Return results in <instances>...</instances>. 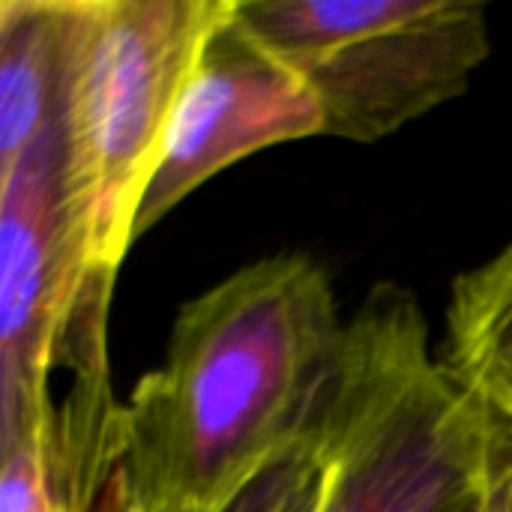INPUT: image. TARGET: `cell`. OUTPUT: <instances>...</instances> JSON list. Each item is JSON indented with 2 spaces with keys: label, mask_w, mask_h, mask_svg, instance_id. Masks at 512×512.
I'll list each match as a JSON object with an SVG mask.
<instances>
[{
  "label": "cell",
  "mask_w": 512,
  "mask_h": 512,
  "mask_svg": "<svg viewBox=\"0 0 512 512\" xmlns=\"http://www.w3.org/2000/svg\"><path fill=\"white\" fill-rule=\"evenodd\" d=\"M120 492H123V489H120ZM114 512H144V510H138L135 504H129V501H126V498L120 495V501H117V507H114Z\"/></svg>",
  "instance_id": "10"
},
{
  "label": "cell",
  "mask_w": 512,
  "mask_h": 512,
  "mask_svg": "<svg viewBox=\"0 0 512 512\" xmlns=\"http://www.w3.org/2000/svg\"><path fill=\"white\" fill-rule=\"evenodd\" d=\"M66 0L0 3V171L60 129Z\"/></svg>",
  "instance_id": "7"
},
{
  "label": "cell",
  "mask_w": 512,
  "mask_h": 512,
  "mask_svg": "<svg viewBox=\"0 0 512 512\" xmlns=\"http://www.w3.org/2000/svg\"><path fill=\"white\" fill-rule=\"evenodd\" d=\"M336 465L330 512H459L512 453L432 360L411 291L381 282L345 321L300 432Z\"/></svg>",
  "instance_id": "2"
},
{
  "label": "cell",
  "mask_w": 512,
  "mask_h": 512,
  "mask_svg": "<svg viewBox=\"0 0 512 512\" xmlns=\"http://www.w3.org/2000/svg\"><path fill=\"white\" fill-rule=\"evenodd\" d=\"M309 135H324L315 93L291 66L261 51L231 12L174 108L138 210L135 240L237 159Z\"/></svg>",
  "instance_id": "6"
},
{
  "label": "cell",
  "mask_w": 512,
  "mask_h": 512,
  "mask_svg": "<svg viewBox=\"0 0 512 512\" xmlns=\"http://www.w3.org/2000/svg\"><path fill=\"white\" fill-rule=\"evenodd\" d=\"M234 21L309 84L324 135L360 144L465 93L489 54L474 0H234Z\"/></svg>",
  "instance_id": "4"
},
{
  "label": "cell",
  "mask_w": 512,
  "mask_h": 512,
  "mask_svg": "<svg viewBox=\"0 0 512 512\" xmlns=\"http://www.w3.org/2000/svg\"><path fill=\"white\" fill-rule=\"evenodd\" d=\"M342 315L309 255L261 258L189 300L123 408L120 489L144 512H222L300 432Z\"/></svg>",
  "instance_id": "1"
},
{
  "label": "cell",
  "mask_w": 512,
  "mask_h": 512,
  "mask_svg": "<svg viewBox=\"0 0 512 512\" xmlns=\"http://www.w3.org/2000/svg\"><path fill=\"white\" fill-rule=\"evenodd\" d=\"M234 0H66L63 183L87 267L117 276L174 108Z\"/></svg>",
  "instance_id": "3"
},
{
  "label": "cell",
  "mask_w": 512,
  "mask_h": 512,
  "mask_svg": "<svg viewBox=\"0 0 512 512\" xmlns=\"http://www.w3.org/2000/svg\"><path fill=\"white\" fill-rule=\"evenodd\" d=\"M99 276L72 225L54 129L0 171V447L48 432L60 351Z\"/></svg>",
  "instance_id": "5"
},
{
  "label": "cell",
  "mask_w": 512,
  "mask_h": 512,
  "mask_svg": "<svg viewBox=\"0 0 512 512\" xmlns=\"http://www.w3.org/2000/svg\"><path fill=\"white\" fill-rule=\"evenodd\" d=\"M441 363L512 447V243L453 282Z\"/></svg>",
  "instance_id": "8"
},
{
  "label": "cell",
  "mask_w": 512,
  "mask_h": 512,
  "mask_svg": "<svg viewBox=\"0 0 512 512\" xmlns=\"http://www.w3.org/2000/svg\"><path fill=\"white\" fill-rule=\"evenodd\" d=\"M459 512H512V453L501 462L492 483Z\"/></svg>",
  "instance_id": "9"
}]
</instances>
